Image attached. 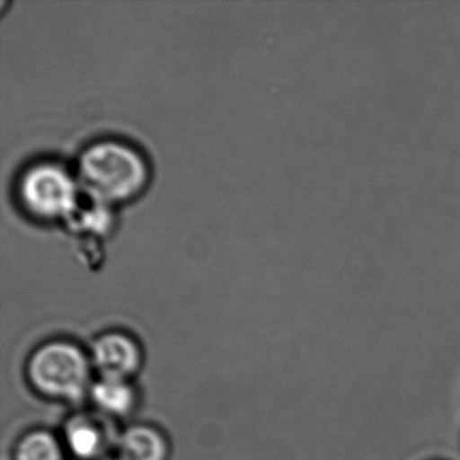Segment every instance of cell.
I'll use <instances>...</instances> for the list:
<instances>
[{
  "instance_id": "cell-3",
  "label": "cell",
  "mask_w": 460,
  "mask_h": 460,
  "mask_svg": "<svg viewBox=\"0 0 460 460\" xmlns=\"http://www.w3.org/2000/svg\"><path fill=\"white\" fill-rule=\"evenodd\" d=\"M79 181L63 164L45 161L29 166L18 181L23 209L36 219L68 222L79 208Z\"/></svg>"
},
{
  "instance_id": "cell-2",
  "label": "cell",
  "mask_w": 460,
  "mask_h": 460,
  "mask_svg": "<svg viewBox=\"0 0 460 460\" xmlns=\"http://www.w3.org/2000/svg\"><path fill=\"white\" fill-rule=\"evenodd\" d=\"M91 358L76 344L56 341L37 349L28 363L31 386L45 397L77 401L91 389Z\"/></svg>"
},
{
  "instance_id": "cell-9",
  "label": "cell",
  "mask_w": 460,
  "mask_h": 460,
  "mask_svg": "<svg viewBox=\"0 0 460 460\" xmlns=\"http://www.w3.org/2000/svg\"><path fill=\"white\" fill-rule=\"evenodd\" d=\"M104 460H122L120 457H118V459H104Z\"/></svg>"
},
{
  "instance_id": "cell-8",
  "label": "cell",
  "mask_w": 460,
  "mask_h": 460,
  "mask_svg": "<svg viewBox=\"0 0 460 460\" xmlns=\"http://www.w3.org/2000/svg\"><path fill=\"white\" fill-rule=\"evenodd\" d=\"M15 460H63V446L52 433L34 430L18 441Z\"/></svg>"
},
{
  "instance_id": "cell-1",
  "label": "cell",
  "mask_w": 460,
  "mask_h": 460,
  "mask_svg": "<svg viewBox=\"0 0 460 460\" xmlns=\"http://www.w3.org/2000/svg\"><path fill=\"white\" fill-rule=\"evenodd\" d=\"M75 174L88 199L110 207L138 196L150 177L144 155L117 139H102L84 147Z\"/></svg>"
},
{
  "instance_id": "cell-7",
  "label": "cell",
  "mask_w": 460,
  "mask_h": 460,
  "mask_svg": "<svg viewBox=\"0 0 460 460\" xmlns=\"http://www.w3.org/2000/svg\"><path fill=\"white\" fill-rule=\"evenodd\" d=\"M90 394L96 408L112 417L128 416L137 403V393L130 379L99 376L91 385Z\"/></svg>"
},
{
  "instance_id": "cell-4",
  "label": "cell",
  "mask_w": 460,
  "mask_h": 460,
  "mask_svg": "<svg viewBox=\"0 0 460 460\" xmlns=\"http://www.w3.org/2000/svg\"><path fill=\"white\" fill-rule=\"evenodd\" d=\"M91 363L106 378L130 379L142 365V351L130 335L109 332L99 336L91 349Z\"/></svg>"
},
{
  "instance_id": "cell-6",
  "label": "cell",
  "mask_w": 460,
  "mask_h": 460,
  "mask_svg": "<svg viewBox=\"0 0 460 460\" xmlns=\"http://www.w3.org/2000/svg\"><path fill=\"white\" fill-rule=\"evenodd\" d=\"M64 441L68 451L82 460L98 459L107 446L103 428L87 416H76L69 420L64 432Z\"/></svg>"
},
{
  "instance_id": "cell-5",
  "label": "cell",
  "mask_w": 460,
  "mask_h": 460,
  "mask_svg": "<svg viewBox=\"0 0 460 460\" xmlns=\"http://www.w3.org/2000/svg\"><path fill=\"white\" fill-rule=\"evenodd\" d=\"M122 460H166L169 444L163 432L149 425H134L119 438Z\"/></svg>"
}]
</instances>
